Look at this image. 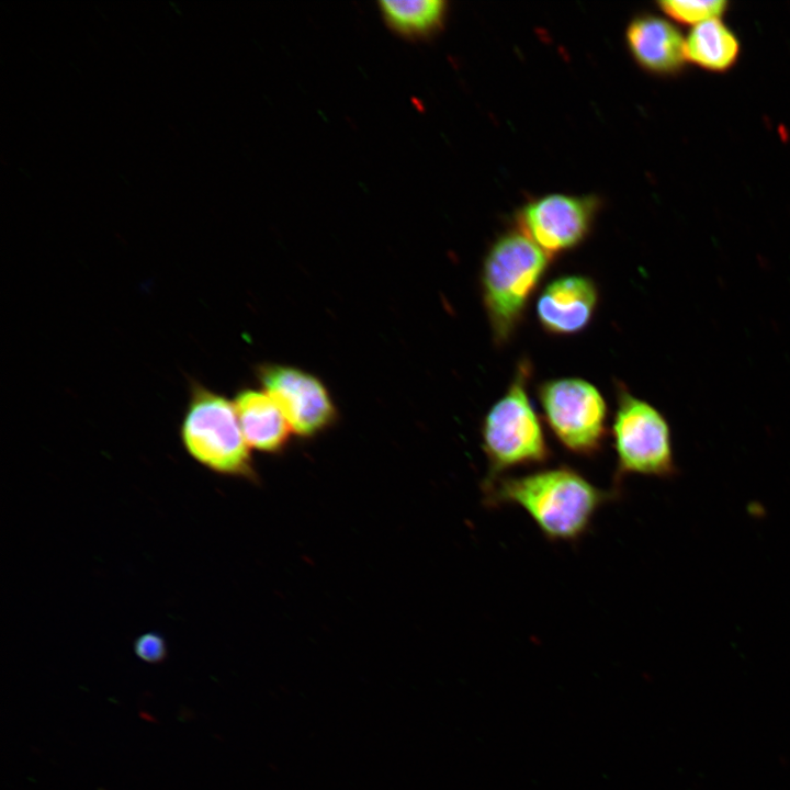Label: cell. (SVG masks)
<instances>
[{
    "instance_id": "obj_1",
    "label": "cell",
    "mask_w": 790,
    "mask_h": 790,
    "mask_svg": "<svg viewBox=\"0 0 790 790\" xmlns=\"http://www.w3.org/2000/svg\"><path fill=\"white\" fill-rule=\"evenodd\" d=\"M485 506L516 505L552 542H575L591 526L597 511L617 499L621 489H602L577 470L560 465L483 483Z\"/></svg>"
},
{
    "instance_id": "obj_2",
    "label": "cell",
    "mask_w": 790,
    "mask_h": 790,
    "mask_svg": "<svg viewBox=\"0 0 790 790\" xmlns=\"http://www.w3.org/2000/svg\"><path fill=\"white\" fill-rule=\"evenodd\" d=\"M521 229L500 236L482 269L483 303L497 345L507 342L551 261Z\"/></svg>"
},
{
    "instance_id": "obj_3",
    "label": "cell",
    "mask_w": 790,
    "mask_h": 790,
    "mask_svg": "<svg viewBox=\"0 0 790 790\" xmlns=\"http://www.w3.org/2000/svg\"><path fill=\"white\" fill-rule=\"evenodd\" d=\"M530 376V362L520 361L509 387L484 418L482 447L488 470L483 483L517 467L546 463L551 458L542 425L528 395Z\"/></svg>"
},
{
    "instance_id": "obj_4",
    "label": "cell",
    "mask_w": 790,
    "mask_h": 790,
    "mask_svg": "<svg viewBox=\"0 0 790 790\" xmlns=\"http://www.w3.org/2000/svg\"><path fill=\"white\" fill-rule=\"evenodd\" d=\"M180 433L187 452L213 472L252 475L249 445L234 402L193 382Z\"/></svg>"
},
{
    "instance_id": "obj_5",
    "label": "cell",
    "mask_w": 790,
    "mask_h": 790,
    "mask_svg": "<svg viewBox=\"0 0 790 790\" xmlns=\"http://www.w3.org/2000/svg\"><path fill=\"white\" fill-rule=\"evenodd\" d=\"M612 424L617 466L612 487L621 489L625 476L636 474L673 478L675 462L672 431L667 419L653 405L618 387Z\"/></svg>"
},
{
    "instance_id": "obj_6",
    "label": "cell",
    "mask_w": 790,
    "mask_h": 790,
    "mask_svg": "<svg viewBox=\"0 0 790 790\" xmlns=\"http://www.w3.org/2000/svg\"><path fill=\"white\" fill-rule=\"evenodd\" d=\"M538 396L549 428L567 451L594 456L601 450L607 404L595 385L579 377L550 380Z\"/></svg>"
},
{
    "instance_id": "obj_7",
    "label": "cell",
    "mask_w": 790,
    "mask_h": 790,
    "mask_svg": "<svg viewBox=\"0 0 790 790\" xmlns=\"http://www.w3.org/2000/svg\"><path fill=\"white\" fill-rule=\"evenodd\" d=\"M258 377L296 435L315 436L336 420L337 409L328 390L311 373L290 365L263 364Z\"/></svg>"
},
{
    "instance_id": "obj_8",
    "label": "cell",
    "mask_w": 790,
    "mask_h": 790,
    "mask_svg": "<svg viewBox=\"0 0 790 790\" xmlns=\"http://www.w3.org/2000/svg\"><path fill=\"white\" fill-rule=\"evenodd\" d=\"M594 215L588 200L549 194L527 204L520 213L521 230L548 255L577 246L587 235Z\"/></svg>"
},
{
    "instance_id": "obj_9",
    "label": "cell",
    "mask_w": 790,
    "mask_h": 790,
    "mask_svg": "<svg viewBox=\"0 0 790 790\" xmlns=\"http://www.w3.org/2000/svg\"><path fill=\"white\" fill-rule=\"evenodd\" d=\"M599 300L596 283L584 275H563L549 282L537 300V316L553 335H573L590 323Z\"/></svg>"
},
{
    "instance_id": "obj_10",
    "label": "cell",
    "mask_w": 790,
    "mask_h": 790,
    "mask_svg": "<svg viewBox=\"0 0 790 790\" xmlns=\"http://www.w3.org/2000/svg\"><path fill=\"white\" fill-rule=\"evenodd\" d=\"M234 405L249 448L276 452L285 447L292 429L281 408L264 390H241Z\"/></svg>"
},
{
    "instance_id": "obj_11",
    "label": "cell",
    "mask_w": 790,
    "mask_h": 790,
    "mask_svg": "<svg viewBox=\"0 0 790 790\" xmlns=\"http://www.w3.org/2000/svg\"><path fill=\"white\" fill-rule=\"evenodd\" d=\"M629 47L646 69L670 72L686 59L685 40L669 22L657 16L635 19L627 32Z\"/></svg>"
},
{
    "instance_id": "obj_12",
    "label": "cell",
    "mask_w": 790,
    "mask_h": 790,
    "mask_svg": "<svg viewBox=\"0 0 790 790\" xmlns=\"http://www.w3.org/2000/svg\"><path fill=\"white\" fill-rule=\"evenodd\" d=\"M738 52L737 38L718 19L697 24L685 40L686 59L709 70L722 71L730 68Z\"/></svg>"
},
{
    "instance_id": "obj_13",
    "label": "cell",
    "mask_w": 790,
    "mask_h": 790,
    "mask_svg": "<svg viewBox=\"0 0 790 790\" xmlns=\"http://www.w3.org/2000/svg\"><path fill=\"white\" fill-rule=\"evenodd\" d=\"M379 5L390 26L411 37L437 30L445 13V2L441 0H383Z\"/></svg>"
},
{
    "instance_id": "obj_14",
    "label": "cell",
    "mask_w": 790,
    "mask_h": 790,
    "mask_svg": "<svg viewBox=\"0 0 790 790\" xmlns=\"http://www.w3.org/2000/svg\"><path fill=\"white\" fill-rule=\"evenodd\" d=\"M658 4L666 14L687 24L716 19L727 7L723 0H665Z\"/></svg>"
},
{
    "instance_id": "obj_15",
    "label": "cell",
    "mask_w": 790,
    "mask_h": 790,
    "mask_svg": "<svg viewBox=\"0 0 790 790\" xmlns=\"http://www.w3.org/2000/svg\"><path fill=\"white\" fill-rule=\"evenodd\" d=\"M134 652L142 661L157 664L166 658L167 645L160 634L147 632L137 637L134 643Z\"/></svg>"
}]
</instances>
